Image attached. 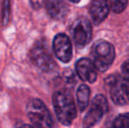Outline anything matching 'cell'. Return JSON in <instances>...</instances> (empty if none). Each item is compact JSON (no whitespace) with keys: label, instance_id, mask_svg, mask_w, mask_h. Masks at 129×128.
<instances>
[{"label":"cell","instance_id":"obj_15","mask_svg":"<svg viewBox=\"0 0 129 128\" xmlns=\"http://www.w3.org/2000/svg\"><path fill=\"white\" fill-rule=\"evenodd\" d=\"M11 13V3L10 0H4L3 4V12H2V19H3V25L6 26L10 19Z\"/></svg>","mask_w":129,"mask_h":128},{"label":"cell","instance_id":"obj_1","mask_svg":"<svg viewBox=\"0 0 129 128\" xmlns=\"http://www.w3.org/2000/svg\"><path fill=\"white\" fill-rule=\"evenodd\" d=\"M53 104L58 120L64 125H70L77 117V108L73 97L66 90L56 91L53 96Z\"/></svg>","mask_w":129,"mask_h":128},{"label":"cell","instance_id":"obj_2","mask_svg":"<svg viewBox=\"0 0 129 128\" xmlns=\"http://www.w3.org/2000/svg\"><path fill=\"white\" fill-rule=\"evenodd\" d=\"M92 62L98 70L104 72L112 64L115 58V51L112 44L103 39L96 41L91 48L90 53Z\"/></svg>","mask_w":129,"mask_h":128},{"label":"cell","instance_id":"obj_10","mask_svg":"<svg viewBox=\"0 0 129 128\" xmlns=\"http://www.w3.org/2000/svg\"><path fill=\"white\" fill-rule=\"evenodd\" d=\"M110 6L108 0H91L90 5V15L95 25H99L106 19Z\"/></svg>","mask_w":129,"mask_h":128},{"label":"cell","instance_id":"obj_12","mask_svg":"<svg viewBox=\"0 0 129 128\" xmlns=\"http://www.w3.org/2000/svg\"><path fill=\"white\" fill-rule=\"evenodd\" d=\"M90 88L85 84H82L79 86L77 90V104L79 106V109L81 111H83L88 107L89 101H90Z\"/></svg>","mask_w":129,"mask_h":128},{"label":"cell","instance_id":"obj_3","mask_svg":"<svg viewBox=\"0 0 129 128\" xmlns=\"http://www.w3.org/2000/svg\"><path fill=\"white\" fill-rule=\"evenodd\" d=\"M30 59L37 68L44 72H52L56 68L49 48L45 40H38L30 51Z\"/></svg>","mask_w":129,"mask_h":128},{"label":"cell","instance_id":"obj_11","mask_svg":"<svg viewBox=\"0 0 129 128\" xmlns=\"http://www.w3.org/2000/svg\"><path fill=\"white\" fill-rule=\"evenodd\" d=\"M45 7L48 15L57 20L63 19L69 12V5L64 0H46Z\"/></svg>","mask_w":129,"mask_h":128},{"label":"cell","instance_id":"obj_9","mask_svg":"<svg viewBox=\"0 0 129 128\" xmlns=\"http://www.w3.org/2000/svg\"><path fill=\"white\" fill-rule=\"evenodd\" d=\"M76 70L79 78L88 82H94L97 79V68L93 62L87 58L79 60L76 65Z\"/></svg>","mask_w":129,"mask_h":128},{"label":"cell","instance_id":"obj_4","mask_svg":"<svg viewBox=\"0 0 129 128\" xmlns=\"http://www.w3.org/2000/svg\"><path fill=\"white\" fill-rule=\"evenodd\" d=\"M26 113L34 126L51 127L53 119L44 103L38 98H34L26 105Z\"/></svg>","mask_w":129,"mask_h":128},{"label":"cell","instance_id":"obj_16","mask_svg":"<svg viewBox=\"0 0 129 128\" xmlns=\"http://www.w3.org/2000/svg\"><path fill=\"white\" fill-rule=\"evenodd\" d=\"M45 4L44 0H30V5L34 10H38Z\"/></svg>","mask_w":129,"mask_h":128},{"label":"cell","instance_id":"obj_5","mask_svg":"<svg viewBox=\"0 0 129 128\" xmlns=\"http://www.w3.org/2000/svg\"><path fill=\"white\" fill-rule=\"evenodd\" d=\"M108 79L112 101L119 105L129 104V76H112Z\"/></svg>","mask_w":129,"mask_h":128},{"label":"cell","instance_id":"obj_7","mask_svg":"<svg viewBox=\"0 0 129 128\" xmlns=\"http://www.w3.org/2000/svg\"><path fill=\"white\" fill-rule=\"evenodd\" d=\"M71 33L77 46L79 48H83L89 44L91 39V24L85 18H79L74 22L72 26Z\"/></svg>","mask_w":129,"mask_h":128},{"label":"cell","instance_id":"obj_13","mask_svg":"<svg viewBox=\"0 0 129 128\" xmlns=\"http://www.w3.org/2000/svg\"><path fill=\"white\" fill-rule=\"evenodd\" d=\"M110 9L115 13L122 12L127 6V0H108Z\"/></svg>","mask_w":129,"mask_h":128},{"label":"cell","instance_id":"obj_14","mask_svg":"<svg viewBox=\"0 0 129 128\" xmlns=\"http://www.w3.org/2000/svg\"><path fill=\"white\" fill-rule=\"evenodd\" d=\"M112 126L118 128H129V113L118 116L112 123Z\"/></svg>","mask_w":129,"mask_h":128},{"label":"cell","instance_id":"obj_6","mask_svg":"<svg viewBox=\"0 0 129 128\" xmlns=\"http://www.w3.org/2000/svg\"><path fill=\"white\" fill-rule=\"evenodd\" d=\"M108 110V103L102 95H97L92 101L91 106L83 119V126L91 127L95 125Z\"/></svg>","mask_w":129,"mask_h":128},{"label":"cell","instance_id":"obj_17","mask_svg":"<svg viewBox=\"0 0 129 128\" xmlns=\"http://www.w3.org/2000/svg\"><path fill=\"white\" fill-rule=\"evenodd\" d=\"M70 2H72V3H77V2H79L80 0H70Z\"/></svg>","mask_w":129,"mask_h":128},{"label":"cell","instance_id":"obj_8","mask_svg":"<svg viewBox=\"0 0 129 128\" xmlns=\"http://www.w3.org/2000/svg\"><path fill=\"white\" fill-rule=\"evenodd\" d=\"M54 55L62 62H69L72 58V45L70 39L66 34L59 33L53 41Z\"/></svg>","mask_w":129,"mask_h":128}]
</instances>
